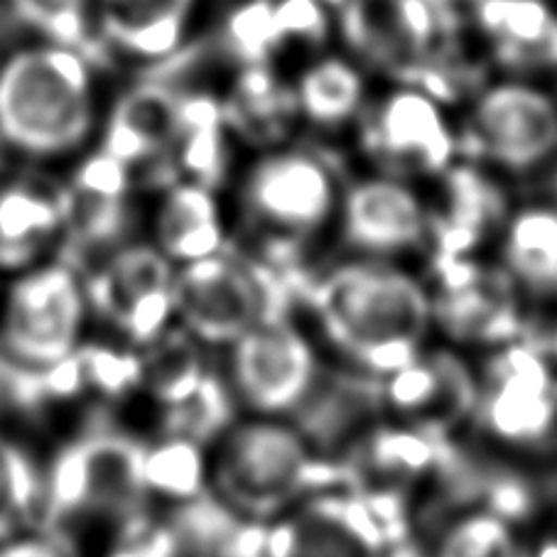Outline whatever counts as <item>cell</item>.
<instances>
[{
    "instance_id": "6da1fadb",
    "label": "cell",
    "mask_w": 557,
    "mask_h": 557,
    "mask_svg": "<svg viewBox=\"0 0 557 557\" xmlns=\"http://www.w3.org/2000/svg\"><path fill=\"white\" fill-rule=\"evenodd\" d=\"M349 156L297 136L246 150L224 189L234 244L302 287L330 256Z\"/></svg>"
},
{
    "instance_id": "7a4b0ae2",
    "label": "cell",
    "mask_w": 557,
    "mask_h": 557,
    "mask_svg": "<svg viewBox=\"0 0 557 557\" xmlns=\"http://www.w3.org/2000/svg\"><path fill=\"white\" fill-rule=\"evenodd\" d=\"M300 312L332 359L383 379L435 339L425 265L326 256L300 287Z\"/></svg>"
},
{
    "instance_id": "3957f363",
    "label": "cell",
    "mask_w": 557,
    "mask_h": 557,
    "mask_svg": "<svg viewBox=\"0 0 557 557\" xmlns=\"http://www.w3.org/2000/svg\"><path fill=\"white\" fill-rule=\"evenodd\" d=\"M143 447L146 432L126 425L119 410L89 406L79 425L45 453L33 528L72 557H99L119 535L158 516L143 484Z\"/></svg>"
},
{
    "instance_id": "277c9868",
    "label": "cell",
    "mask_w": 557,
    "mask_h": 557,
    "mask_svg": "<svg viewBox=\"0 0 557 557\" xmlns=\"http://www.w3.org/2000/svg\"><path fill=\"white\" fill-rule=\"evenodd\" d=\"M101 66L72 47L35 40L0 64V143L11 162L70 165L99 138Z\"/></svg>"
},
{
    "instance_id": "5b68a950",
    "label": "cell",
    "mask_w": 557,
    "mask_h": 557,
    "mask_svg": "<svg viewBox=\"0 0 557 557\" xmlns=\"http://www.w3.org/2000/svg\"><path fill=\"white\" fill-rule=\"evenodd\" d=\"M339 482L344 469L324 462L290 418L238 412L209 445V494L256 525Z\"/></svg>"
},
{
    "instance_id": "8992f818",
    "label": "cell",
    "mask_w": 557,
    "mask_h": 557,
    "mask_svg": "<svg viewBox=\"0 0 557 557\" xmlns=\"http://www.w3.org/2000/svg\"><path fill=\"white\" fill-rule=\"evenodd\" d=\"M479 396L467 437L531 472L557 476V363L528 330L476 357Z\"/></svg>"
},
{
    "instance_id": "52a82bcc",
    "label": "cell",
    "mask_w": 557,
    "mask_h": 557,
    "mask_svg": "<svg viewBox=\"0 0 557 557\" xmlns=\"http://www.w3.org/2000/svg\"><path fill=\"white\" fill-rule=\"evenodd\" d=\"M457 119L462 158L513 191L543 187L557 170V82L486 72Z\"/></svg>"
},
{
    "instance_id": "ba28073f",
    "label": "cell",
    "mask_w": 557,
    "mask_h": 557,
    "mask_svg": "<svg viewBox=\"0 0 557 557\" xmlns=\"http://www.w3.org/2000/svg\"><path fill=\"white\" fill-rule=\"evenodd\" d=\"M459 160L457 106L422 84L379 79L349 143L351 165L430 185Z\"/></svg>"
},
{
    "instance_id": "9c48e42d",
    "label": "cell",
    "mask_w": 557,
    "mask_h": 557,
    "mask_svg": "<svg viewBox=\"0 0 557 557\" xmlns=\"http://www.w3.org/2000/svg\"><path fill=\"white\" fill-rule=\"evenodd\" d=\"M297 302L300 285L236 244L175 273L177 324L216 354Z\"/></svg>"
},
{
    "instance_id": "30bf717a",
    "label": "cell",
    "mask_w": 557,
    "mask_h": 557,
    "mask_svg": "<svg viewBox=\"0 0 557 557\" xmlns=\"http://www.w3.org/2000/svg\"><path fill=\"white\" fill-rule=\"evenodd\" d=\"M94 332L84 271L54 256L3 281L0 363L45 371L79 351Z\"/></svg>"
},
{
    "instance_id": "8fae6325",
    "label": "cell",
    "mask_w": 557,
    "mask_h": 557,
    "mask_svg": "<svg viewBox=\"0 0 557 557\" xmlns=\"http://www.w3.org/2000/svg\"><path fill=\"white\" fill-rule=\"evenodd\" d=\"M408 535V502L339 482L265 523L261 557H388Z\"/></svg>"
},
{
    "instance_id": "7c38bea8",
    "label": "cell",
    "mask_w": 557,
    "mask_h": 557,
    "mask_svg": "<svg viewBox=\"0 0 557 557\" xmlns=\"http://www.w3.org/2000/svg\"><path fill=\"white\" fill-rule=\"evenodd\" d=\"M242 416L293 418L330 361L300 307L273 314L216 354Z\"/></svg>"
},
{
    "instance_id": "4fadbf2b",
    "label": "cell",
    "mask_w": 557,
    "mask_h": 557,
    "mask_svg": "<svg viewBox=\"0 0 557 557\" xmlns=\"http://www.w3.org/2000/svg\"><path fill=\"white\" fill-rule=\"evenodd\" d=\"M332 253L425 265L432 253V205L425 182L349 165Z\"/></svg>"
},
{
    "instance_id": "5bb4252c",
    "label": "cell",
    "mask_w": 557,
    "mask_h": 557,
    "mask_svg": "<svg viewBox=\"0 0 557 557\" xmlns=\"http://www.w3.org/2000/svg\"><path fill=\"white\" fill-rule=\"evenodd\" d=\"M175 273L177 265L143 234L99 258L84 271L94 330L148 347L177 322Z\"/></svg>"
},
{
    "instance_id": "9a60e30c",
    "label": "cell",
    "mask_w": 557,
    "mask_h": 557,
    "mask_svg": "<svg viewBox=\"0 0 557 557\" xmlns=\"http://www.w3.org/2000/svg\"><path fill=\"white\" fill-rule=\"evenodd\" d=\"M64 242L60 256L86 271L113 248L143 234L146 191L138 172L99 146L60 170Z\"/></svg>"
},
{
    "instance_id": "2e32d148",
    "label": "cell",
    "mask_w": 557,
    "mask_h": 557,
    "mask_svg": "<svg viewBox=\"0 0 557 557\" xmlns=\"http://www.w3.org/2000/svg\"><path fill=\"white\" fill-rule=\"evenodd\" d=\"M425 271L435 297L437 339L482 357L531 330V312L488 256L437 261Z\"/></svg>"
},
{
    "instance_id": "e0dca14e",
    "label": "cell",
    "mask_w": 557,
    "mask_h": 557,
    "mask_svg": "<svg viewBox=\"0 0 557 557\" xmlns=\"http://www.w3.org/2000/svg\"><path fill=\"white\" fill-rule=\"evenodd\" d=\"M476 396V357L437 337L406 367L381 379L383 416L445 437L467 435Z\"/></svg>"
},
{
    "instance_id": "ac0fdd59",
    "label": "cell",
    "mask_w": 557,
    "mask_h": 557,
    "mask_svg": "<svg viewBox=\"0 0 557 557\" xmlns=\"http://www.w3.org/2000/svg\"><path fill=\"white\" fill-rule=\"evenodd\" d=\"M185 84L168 72L146 70L113 99H106L96 146L136 170L146 195L170 182L168 150Z\"/></svg>"
},
{
    "instance_id": "d6986e66",
    "label": "cell",
    "mask_w": 557,
    "mask_h": 557,
    "mask_svg": "<svg viewBox=\"0 0 557 557\" xmlns=\"http://www.w3.org/2000/svg\"><path fill=\"white\" fill-rule=\"evenodd\" d=\"M300 136L339 148L349 156L354 131L379 79L347 47L330 45L285 66Z\"/></svg>"
},
{
    "instance_id": "ffe728a7",
    "label": "cell",
    "mask_w": 557,
    "mask_h": 557,
    "mask_svg": "<svg viewBox=\"0 0 557 557\" xmlns=\"http://www.w3.org/2000/svg\"><path fill=\"white\" fill-rule=\"evenodd\" d=\"M432 253L428 263L488 256L516 191L462 158L430 182Z\"/></svg>"
},
{
    "instance_id": "44dd1931",
    "label": "cell",
    "mask_w": 557,
    "mask_h": 557,
    "mask_svg": "<svg viewBox=\"0 0 557 557\" xmlns=\"http://www.w3.org/2000/svg\"><path fill=\"white\" fill-rule=\"evenodd\" d=\"M488 258L533 320L557 310V197L543 187L516 191Z\"/></svg>"
},
{
    "instance_id": "7402d4cb",
    "label": "cell",
    "mask_w": 557,
    "mask_h": 557,
    "mask_svg": "<svg viewBox=\"0 0 557 557\" xmlns=\"http://www.w3.org/2000/svg\"><path fill=\"white\" fill-rule=\"evenodd\" d=\"M64 197L60 170L11 162L0 172V277L60 256Z\"/></svg>"
},
{
    "instance_id": "603a6c76",
    "label": "cell",
    "mask_w": 557,
    "mask_h": 557,
    "mask_svg": "<svg viewBox=\"0 0 557 557\" xmlns=\"http://www.w3.org/2000/svg\"><path fill=\"white\" fill-rule=\"evenodd\" d=\"M488 72L557 82V0H465Z\"/></svg>"
},
{
    "instance_id": "cb8c5ba5",
    "label": "cell",
    "mask_w": 557,
    "mask_h": 557,
    "mask_svg": "<svg viewBox=\"0 0 557 557\" xmlns=\"http://www.w3.org/2000/svg\"><path fill=\"white\" fill-rule=\"evenodd\" d=\"M143 236L175 265L224 251L234 244L224 189L180 177L148 191Z\"/></svg>"
},
{
    "instance_id": "d4e9b609",
    "label": "cell",
    "mask_w": 557,
    "mask_h": 557,
    "mask_svg": "<svg viewBox=\"0 0 557 557\" xmlns=\"http://www.w3.org/2000/svg\"><path fill=\"white\" fill-rule=\"evenodd\" d=\"M383 418L381 379L330 357L290 420L324 462L342 467L357 442Z\"/></svg>"
},
{
    "instance_id": "484cf974",
    "label": "cell",
    "mask_w": 557,
    "mask_h": 557,
    "mask_svg": "<svg viewBox=\"0 0 557 557\" xmlns=\"http://www.w3.org/2000/svg\"><path fill=\"white\" fill-rule=\"evenodd\" d=\"M205 0H96V27L113 62L143 70L170 62L199 40L197 21Z\"/></svg>"
},
{
    "instance_id": "4316f807",
    "label": "cell",
    "mask_w": 557,
    "mask_h": 557,
    "mask_svg": "<svg viewBox=\"0 0 557 557\" xmlns=\"http://www.w3.org/2000/svg\"><path fill=\"white\" fill-rule=\"evenodd\" d=\"M242 150L226 126L216 86L187 82L168 150V180H197L226 189Z\"/></svg>"
},
{
    "instance_id": "83f0119b",
    "label": "cell",
    "mask_w": 557,
    "mask_h": 557,
    "mask_svg": "<svg viewBox=\"0 0 557 557\" xmlns=\"http://www.w3.org/2000/svg\"><path fill=\"white\" fill-rule=\"evenodd\" d=\"M226 126L242 152L271 148L300 136V123L287 76L275 64L234 66L219 86Z\"/></svg>"
},
{
    "instance_id": "f1b7e54d",
    "label": "cell",
    "mask_w": 557,
    "mask_h": 557,
    "mask_svg": "<svg viewBox=\"0 0 557 557\" xmlns=\"http://www.w3.org/2000/svg\"><path fill=\"white\" fill-rule=\"evenodd\" d=\"M143 391L140 398L156 412L185 406L214 379L219 369L216 351L205 347L182 324H172L156 342L143 347Z\"/></svg>"
},
{
    "instance_id": "f546056e",
    "label": "cell",
    "mask_w": 557,
    "mask_h": 557,
    "mask_svg": "<svg viewBox=\"0 0 557 557\" xmlns=\"http://www.w3.org/2000/svg\"><path fill=\"white\" fill-rule=\"evenodd\" d=\"M523 533L502 511L476 504L435 518L412 537L425 557H523Z\"/></svg>"
},
{
    "instance_id": "4dcf8cb0",
    "label": "cell",
    "mask_w": 557,
    "mask_h": 557,
    "mask_svg": "<svg viewBox=\"0 0 557 557\" xmlns=\"http://www.w3.org/2000/svg\"><path fill=\"white\" fill-rule=\"evenodd\" d=\"M143 484L158 511L209 494V445L180 432H146Z\"/></svg>"
},
{
    "instance_id": "1f68e13d",
    "label": "cell",
    "mask_w": 557,
    "mask_h": 557,
    "mask_svg": "<svg viewBox=\"0 0 557 557\" xmlns=\"http://www.w3.org/2000/svg\"><path fill=\"white\" fill-rule=\"evenodd\" d=\"M45 484V453L25 437L21 428L0 422V545L40 513Z\"/></svg>"
},
{
    "instance_id": "d6a6232c",
    "label": "cell",
    "mask_w": 557,
    "mask_h": 557,
    "mask_svg": "<svg viewBox=\"0 0 557 557\" xmlns=\"http://www.w3.org/2000/svg\"><path fill=\"white\" fill-rule=\"evenodd\" d=\"M86 406L121 410L140 398L143 351L111 334L94 330L76 351Z\"/></svg>"
},
{
    "instance_id": "836d02e7",
    "label": "cell",
    "mask_w": 557,
    "mask_h": 557,
    "mask_svg": "<svg viewBox=\"0 0 557 557\" xmlns=\"http://www.w3.org/2000/svg\"><path fill=\"white\" fill-rule=\"evenodd\" d=\"M8 11L37 40L79 50L101 70L113 64L96 27V0H8Z\"/></svg>"
},
{
    "instance_id": "e575fe53",
    "label": "cell",
    "mask_w": 557,
    "mask_h": 557,
    "mask_svg": "<svg viewBox=\"0 0 557 557\" xmlns=\"http://www.w3.org/2000/svg\"><path fill=\"white\" fill-rule=\"evenodd\" d=\"M0 557H72L64 547L40 528H25L0 545Z\"/></svg>"
},
{
    "instance_id": "d590c367",
    "label": "cell",
    "mask_w": 557,
    "mask_h": 557,
    "mask_svg": "<svg viewBox=\"0 0 557 557\" xmlns=\"http://www.w3.org/2000/svg\"><path fill=\"white\" fill-rule=\"evenodd\" d=\"M531 332L543 342V347L550 354L553 361L557 363V310L547 317H537L531 324Z\"/></svg>"
},
{
    "instance_id": "8d00e7d4",
    "label": "cell",
    "mask_w": 557,
    "mask_h": 557,
    "mask_svg": "<svg viewBox=\"0 0 557 557\" xmlns=\"http://www.w3.org/2000/svg\"><path fill=\"white\" fill-rule=\"evenodd\" d=\"M388 557H425V555H422V547H420L416 537L408 535V537H403V541L393 545V550H391Z\"/></svg>"
},
{
    "instance_id": "74e56055",
    "label": "cell",
    "mask_w": 557,
    "mask_h": 557,
    "mask_svg": "<svg viewBox=\"0 0 557 557\" xmlns=\"http://www.w3.org/2000/svg\"><path fill=\"white\" fill-rule=\"evenodd\" d=\"M8 165H11V158H8L3 143H0V172H3Z\"/></svg>"
},
{
    "instance_id": "f35d334b",
    "label": "cell",
    "mask_w": 557,
    "mask_h": 557,
    "mask_svg": "<svg viewBox=\"0 0 557 557\" xmlns=\"http://www.w3.org/2000/svg\"><path fill=\"white\" fill-rule=\"evenodd\" d=\"M5 60V50H3V40H0V64Z\"/></svg>"
},
{
    "instance_id": "ab89813d",
    "label": "cell",
    "mask_w": 557,
    "mask_h": 557,
    "mask_svg": "<svg viewBox=\"0 0 557 557\" xmlns=\"http://www.w3.org/2000/svg\"><path fill=\"white\" fill-rule=\"evenodd\" d=\"M0 293H3V277H0Z\"/></svg>"
}]
</instances>
